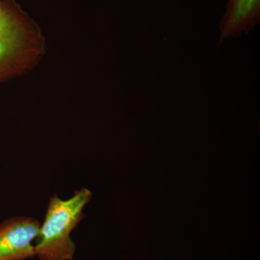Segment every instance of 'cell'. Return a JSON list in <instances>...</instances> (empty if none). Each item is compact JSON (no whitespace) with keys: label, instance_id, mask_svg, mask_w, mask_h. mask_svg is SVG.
<instances>
[{"label":"cell","instance_id":"6da1fadb","mask_svg":"<svg viewBox=\"0 0 260 260\" xmlns=\"http://www.w3.org/2000/svg\"><path fill=\"white\" fill-rule=\"evenodd\" d=\"M40 30L15 0L0 8V83L20 74L43 51Z\"/></svg>","mask_w":260,"mask_h":260},{"label":"cell","instance_id":"7a4b0ae2","mask_svg":"<svg viewBox=\"0 0 260 260\" xmlns=\"http://www.w3.org/2000/svg\"><path fill=\"white\" fill-rule=\"evenodd\" d=\"M92 198L83 188L68 200L54 194L49 199L45 218L39 229L35 245L39 260H72L77 246L71 234L84 218L83 210Z\"/></svg>","mask_w":260,"mask_h":260},{"label":"cell","instance_id":"3957f363","mask_svg":"<svg viewBox=\"0 0 260 260\" xmlns=\"http://www.w3.org/2000/svg\"><path fill=\"white\" fill-rule=\"evenodd\" d=\"M41 223L30 217H15L0 223V260H26L36 256L32 244Z\"/></svg>","mask_w":260,"mask_h":260},{"label":"cell","instance_id":"277c9868","mask_svg":"<svg viewBox=\"0 0 260 260\" xmlns=\"http://www.w3.org/2000/svg\"><path fill=\"white\" fill-rule=\"evenodd\" d=\"M260 18V0H229L226 13L220 24V42L249 32Z\"/></svg>","mask_w":260,"mask_h":260},{"label":"cell","instance_id":"5b68a950","mask_svg":"<svg viewBox=\"0 0 260 260\" xmlns=\"http://www.w3.org/2000/svg\"><path fill=\"white\" fill-rule=\"evenodd\" d=\"M2 1H3V0H0V8H1Z\"/></svg>","mask_w":260,"mask_h":260}]
</instances>
